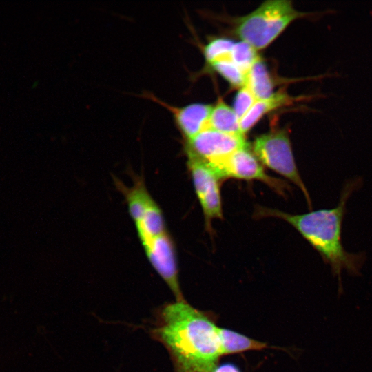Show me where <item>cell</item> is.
Listing matches in <instances>:
<instances>
[{
    "label": "cell",
    "mask_w": 372,
    "mask_h": 372,
    "mask_svg": "<svg viewBox=\"0 0 372 372\" xmlns=\"http://www.w3.org/2000/svg\"><path fill=\"white\" fill-rule=\"evenodd\" d=\"M218 330L211 314L176 301L157 310L150 333L167 350L174 372H213L221 357Z\"/></svg>",
    "instance_id": "cell-1"
},
{
    "label": "cell",
    "mask_w": 372,
    "mask_h": 372,
    "mask_svg": "<svg viewBox=\"0 0 372 372\" xmlns=\"http://www.w3.org/2000/svg\"><path fill=\"white\" fill-rule=\"evenodd\" d=\"M361 183L360 178L347 182L338 205L332 209L296 215L278 210H265V215L277 216L288 222L319 253L323 260L330 265L333 275L338 276L340 294L342 293V271L345 269L353 276L360 275V271L366 258L364 254L347 252L341 238L347 201Z\"/></svg>",
    "instance_id": "cell-2"
},
{
    "label": "cell",
    "mask_w": 372,
    "mask_h": 372,
    "mask_svg": "<svg viewBox=\"0 0 372 372\" xmlns=\"http://www.w3.org/2000/svg\"><path fill=\"white\" fill-rule=\"evenodd\" d=\"M308 13L296 10L291 1L271 0L239 19L235 32L257 50L267 47L294 20Z\"/></svg>",
    "instance_id": "cell-3"
},
{
    "label": "cell",
    "mask_w": 372,
    "mask_h": 372,
    "mask_svg": "<svg viewBox=\"0 0 372 372\" xmlns=\"http://www.w3.org/2000/svg\"><path fill=\"white\" fill-rule=\"evenodd\" d=\"M253 150L260 163L300 189L311 208V200L298 172L287 132L279 130L258 136L253 143Z\"/></svg>",
    "instance_id": "cell-4"
},
{
    "label": "cell",
    "mask_w": 372,
    "mask_h": 372,
    "mask_svg": "<svg viewBox=\"0 0 372 372\" xmlns=\"http://www.w3.org/2000/svg\"><path fill=\"white\" fill-rule=\"evenodd\" d=\"M208 165L218 178L258 180L282 194L286 188L282 181L271 178L265 173L260 162L247 146L236 150L220 163Z\"/></svg>",
    "instance_id": "cell-5"
},
{
    "label": "cell",
    "mask_w": 372,
    "mask_h": 372,
    "mask_svg": "<svg viewBox=\"0 0 372 372\" xmlns=\"http://www.w3.org/2000/svg\"><path fill=\"white\" fill-rule=\"evenodd\" d=\"M247 146L245 136L229 134L206 128L187 141L185 151L192 153L208 165H214Z\"/></svg>",
    "instance_id": "cell-6"
},
{
    "label": "cell",
    "mask_w": 372,
    "mask_h": 372,
    "mask_svg": "<svg viewBox=\"0 0 372 372\" xmlns=\"http://www.w3.org/2000/svg\"><path fill=\"white\" fill-rule=\"evenodd\" d=\"M196 195L206 220L222 218V205L218 178L212 169L192 153L185 151Z\"/></svg>",
    "instance_id": "cell-7"
},
{
    "label": "cell",
    "mask_w": 372,
    "mask_h": 372,
    "mask_svg": "<svg viewBox=\"0 0 372 372\" xmlns=\"http://www.w3.org/2000/svg\"><path fill=\"white\" fill-rule=\"evenodd\" d=\"M142 245L148 260L167 285L176 301H185L179 284L174 243L167 231Z\"/></svg>",
    "instance_id": "cell-8"
},
{
    "label": "cell",
    "mask_w": 372,
    "mask_h": 372,
    "mask_svg": "<svg viewBox=\"0 0 372 372\" xmlns=\"http://www.w3.org/2000/svg\"><path fill=\"white\" fill-rule=\"evenodd\" d=\"M137 96L156 103L172 112L177 126L187 141L207 128L213 108L211 105L201 103L190 104L181 107L172 106L148 91H144Z\"/></svg>",
    "instance_id": "cell-9"
},
{
    "label": "cell",
    "mask_w": 372,
    "mask_h": 372,
    "mask_svg": "<svg viewBox=\"0 0 372 372\" xmlns=\"http://www.w3.org/2000/svg\"><path fill=\"white\" fill-rule=\"evenodd\" d=\"M114 182L116 187L124 196L132 219L135 224L137 223L147 209L155 203L146 187L143 178L134 176L133 185L130 187L125 186L118 179H115Z\"/></svg>",
    "instance_id": "cell-10"
},
{
    "label": "cell",
    "mask_w": 372,
    "mask_h": 372,
    "mask_svg": "<svg viewBox=\"0 0 372 372\" xmlns=\"http://www.w3.org/2000/svg\"><path fill=\"white\" fill-rule=\"evenodd\" d=\"M296 100L285 92L273 93L270 97L257 101L249 111L240 121V126L245 135L266 114L289 105Z\"/></svg>",
    "instance_id": "cell-11"
},
{
    "label": "cell",
    "mask_w": 372,
    "mask_h": 372,
    "mask_svg": "<svg viewBox=\"0 0 372 372\" xmlns=\"http://www.w3.org/2000/svg\"><path fill=\"white\" fill-rule=\"evenodd\" d=\"M218 332L221 356L268 348L267 344L264 342L254 340L230 329L218 327Z\"/></svg>",
    "instance_id": "cell-12"
},
{
    "label": "cell",
    "mask_w": 372,
    "mask_h": 372,
    "mask_svg": "<svg viewBox=\"0 0 372 372\" xmlns=\"http://www.w3.org/2000/svg\"><path fill=\"white\" fill-rule=\"evenodd\" d=\"M245 78V85L257 101L267 99L273 94V80L261 58L247 72Z\"/></svg>",
    "instance_id": "cell-13"
},
{
    "label": "cell",
    "mask_w": 372,
    "mask_h": 372,
    "mask_svg": "<svg viewBox=\"0 0 372 372\" xmlns=\"http://www.w3.org/2000/svg\"><path fill=\"white\" fill-rule=\"evenodd\" d=\"M207 128L226 134L245 136L240 129V120L234 109L223 101L213 106Z\"/></svg>",
    "instance_id": "cell-14"
},
{
    "label": "cell",
    "mask_w": 372,
    "mask_h": 372,
    "mask_svg": "<svg viewBox=\"0 0 372 372\" xmlns=\"http://www.w3.org/2000/svg\"><path fill=\"white\" fill-rule=\"evenodd\" d=\"M135 226L142 245L166 232L163 213L156 202Z\"/></svg>",
    "instance_id": "cell-15"
},
{
    "label": "cell",
    "mask_w": 372,
    "mask_h": 372,
    "mask_svg": "<svg viewBox=\"0 0 372 372\" xmlns=\"http://www.w3.org/2000/svg\"><path fill=\"white\" fill-rule=\"evenodd\" d=\"M260 59L257 50L247 42L234 43L230 60L244 73L247 74L253 65Z\"/></svg>",
    "instance_id": "cell-16"
},
{
    "label": "cell",
    "mask_w": 372,
    "mask_h": 372,
    "mask_svg": "<svg viewBox=\"0 0 372 372\" xmlns=\"http://www.w3.org/2000/svg\"><path fill=\"white\" fill-rule=\"evenodd\" d=\"M234 42L225 38H218L211 40L204 48V55L206 61L212 63L225 59H230L231 52Z\"/></svg>",
    "instance_id": "cell-17"
},
{
    "label": "cell",
    "mask_w": 372,
    "mask_h": 372,
    "mask_svg": "<svg viewBox=\"0 0 372 372\" xmlns=\"http://www.w3.org/2000/svg\"><path fill=\"white\" fill-rule=\"evenodd\" d=\"M211 65L231 85L240 88L245 85V74L230 59L219 61Z\"/></svg>",
    "instance_id": "cell-18"
},
{
    "label": "cell",
    "mask_w": 372,
    "mask_h": 372,
    "mask_svg": "<svg viewBox=\"0 0 372 372\" xmlns=\"http://www.w3.org/2000/svg\"><path fill=\"white\" fill-rule=\"evenodd\" d=\"M256 101L257 99L245 85L239 89L235 96L233 109L240 121Z\"/></svg>",
    "instance_id": "cell-19"
},
{
    "label": "cell",
    "mask_w": 372,
    "mask_h": 372,
    "mask_svg": "<svg viewBox=\"0 0 372 372\" xmlns=\"http://www.w3.org/2000/svg\"><path fill=\"white\" fill-rule=\"evenodd\" d=\"M213 372H240V370L232 364H225L217 366Z\"/></svg>",
    "instance_id": "cell-20"
}]
</instances>
